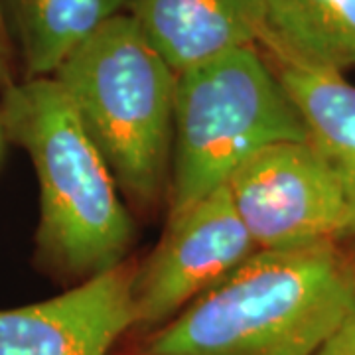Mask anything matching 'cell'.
Instances as JSON below:
<instances>
[{"label":"cell","mask_w":355,"mask_h":355,"mask_svg":"<svg viewBox=\"0 0 355 355\" xmlns=\"http://www.w3.org/2000/svg\"><path fill=\"white\" fill-rule=\"evenodd\" d=\"M355 308L340 241L257 251L160 326L142 355H316Z\"/></svg>","instance_id":"obj_1"},{"label":"cell","mask_w":355,"mask_h":355,"mask_svg":"<svg viewBox=\"0 0 355 355\" xmlns=\"http://www.w3.org/2000/svg\"><path fill=\"white\" fill-rule=\"evenodd\" d=\"M0 127L36 170L40 263L77 280L123 265L135 241L132 217L60 81L24 77L4 89Z\"/></svg>","instance_id":"obj_2"},{"label":"cell","mask_w":355,"mask_h":355,"mask_svg":"<svg viewBox=\"0 0 355 355\" xmlns=\"http://www.w3.org/2000/svg\"><path fill=\"white\" fill-rule=\"evenodd\" d=\"M123 196L150 211L170 190L178 73L128 12L55 71Z\"/></svg>","instance_id":"obj_3"},{"label":"cell","mask_w":355,"mask_h":355,"mask_svg":"<svg viewBox=\"0 0 355 355\" xmlns=\"http://www.w3.org/2000/svg\"><path fill=\"white\" fill-rule=\"evenodd\" d=\"M286 140H308V132L259 46L178 73L168 219L225 188L253 154Z\"/></svg>","instance_id":"obj_4"},{"label":"cell","mask_w":355,"mask_h":355,"mask_svg":"<svg viewBox=\"0 0 355 355\" xmlns=\"http://www.w3.org/2000/svg\"><path fill=\"white\" fill-rule=\"evenodd\" d=\"M259 251L349 239L342 188L310 140H286L253 154L227 184Z\"/></svg>","instance_id":"obj_5"},{"label":"cell","mask_w":355,"mask_h":355,"mask_svg":"<svg viewBox=\"0 0 355 355\" xmlns=\"http://www.w3.org/2000/svg\"><path fill=\"white\" fill-rule=\"evenodd\" d=\"M257 251L227 186L170 217L158 247L135 268V326H164Z\"/></svg>","instance_id":"obj_6"},{"label":"cell","mask_w":355,"mask_h":355,"mask_svg":"<svg viewBox=\"0 0 355 355\" xmlns=\"http://www.w3.org/2000/svg\"><path fill=\"white\" fill-rule=\"evenodd\" d=\"M128 263L36 304L0 310V355H107L135 328Z\"/></svg>","instance_id":"obj_7"},{"label":"cell","mask_w":355,"mask_h":355,"mask_svg":"<svg viewBox=\"0 0 355 355\" xmlns=\"http://www.w3.org/2000/svg\"><path fill=\"white\" fill-rule=\"evenodd\" d=\"M128 14L176 73L266 34L265 0H130Z\"/></svg>","instance_id":"obj_8"},{"label":"cell","mask_w":355,"mask_h":355,"mask_svg":"<svg viewBox=\"0 0 355 355\" xmlns=\"http://www.w3.org/2000/svg\"><path fill=\"white\" fill-rule=\"evenodd\" d=\"M302 116L308 140L342 188L355 239V85L342 71L266 53Z\"/></svg>","instance_id":"obj_9"},{"label":"cell","mask_w":355,"mask_h":355,"mask_svg":"<svg viewBox=\"0 0 355 355\" xmlns=\"http://www.w3.org/2000/svg\"><path fill=\"white\" fill-rule=\"evenodd\" d=\"M26 79L51 77L130 0H2Z\"/></svg>","instance_id":"obj_10"},{"label":"cell","mask_w":355,"mask_h":355,"mask_svg":"<svg viewBox=\"0 0 355 355\" xmlns=\"http://www.w3.org/2000/svg\"><path fill=\"white\" fill-rule=\"evenodd\" d=\"M266 53L345 71L355 67V0H265Z\"/></svg>","instance_id":"obj_11"},{"label":"cell","mask_w":355,"mask_h":355,"mask_svg":"<svg viewBox=\"0 0 355 355\" xmlns=\"http://www.w3.org/2000/svg\"><path fill=\"white\" fill-rule=\"evenodd\" d=\"M16 58L10 26L6 20L4 4L0 0V93L16 83Z\"/></svg>","instance_id":"obj_12"},{"label":"cell","mask_w":355,"mask_h":355,"mask_svg":"<svg viewBox=\"0 0 355 355\" xmlns=\"http://www.w3.org/2000/svg\"><path fill=\"white\" fill-rule=\"evenodd\" d=\"M316 355H355V308Z\"/></svg>","instance_id":"obj_13"}]
</instances>
